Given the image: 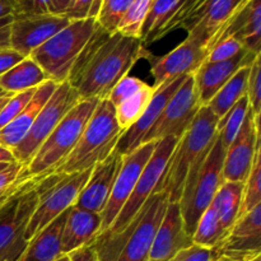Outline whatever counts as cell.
Masks as SVG:
<instances>
[{"instance_id": "obj_1", "label": "cell", "mask_w": 261, "mask_h": 261, "mask_svg": "<svg viewBox=\"0 0 261 261\" xmlns=\"http://www.w3.org/2000/svg\"><path fill=\"white\" fill-rule=\"evenodd\" d=\"M148 53L140 38L111 35L98 25L74 61L66 82L75 89L79 99H106Z\"/></svg>"}, {"instance_id": "obj_2", "label": "cell", "mask_w": 261, "mask_h": 261, "mask_svg": "<svg viewBox=\"0 0 261 261\" xmlns=\"http://www.w3.org/2000/svg\"><path fill=\"white\" fill-rule=\"evenodd\" d=\"M217 124L218 117L203 106L178 139L157 190L167 196L168 203H178L184 189L198 175L218 137Z\"/></svg>"}, {"instance_id": "obj_3", "label": "cell", "mask_w": 261, "mask_h": 261, "mask_svg": "<svg viewBox=\"0 0 261 261\" xmlns=\"http://www.w3.org/2000/svg\"><path fill=\"white\" fill-rule=\"evenodd\" d=\"M99 99H81L41 144L32 160L24 166L17 184H37L66 160L78 143Z\"/></svg>"}, {"instance_id": "obj_4", "label": "cell", "mask_w": 261, "mask_h": 261, "mask_svg": "<svg viewBox=\"0 0 261 261\" xmlns=\"http://www.w3.org/2000/svg\"><path fill=\"white\" fill-rule=\"evenodd\" d=\"M122 133L112 103L107 98L101 99L74 149L48 176H66L91 170L114 152Z\"/></svg>"}, {"instance_id": "obj_5", "label": "cell", "mask_w": 261, "mask_h": 261, "mask_svg": "<svg viewBox=\"0 0 261 261\" xmlns=\"http://www.w3.org/2000/svg\"><path fill=\"white\" fill-rule=\"evenodd\" d=\"M97 27V20L93 18L70 20L66 27L33 50L30 58L42 69L47 81L64 83L74 61Z\"/></svg>"}, {"instance_id": "obj_6", "label": "cell", "mask_w": 261, "mask_h": 261, "mask_svg": "<svg viewBox=\"0 0 261 261\" xmlns=\"http://www.w3.org/2000/svg\"><path fill=\"white\" fill-rule=\"evenodd\" d=\"M177 142L178 139L175 137H167L158 140L149 161L147 162L144 170L142 171V175L139 176L137 184H135L132 195L122 206L121 212L116 217L112 226L106 232L98 234L91 244L92 246L98 247L112 241L117 236H120L137 218L138 213L147 203L148 199L153 194L157 193L158 186H160L163 173H165L166 166H167L168 160H170Z\"/></svg>"}, {"instance_id": "obj_7", "label": "cell", "mask_w": 261, "mask_h": 261, "mask_svg": "<svg viewBox=\"0 0 261 261\" xmlns=\"http://www.w3.org/2000/svg\"><path fill=\"white\" fill-rule=\"evenodd\" d=\"M37 184H18L0 205V261H17L27 247L25 228L37 206Z\"/></svg>"}, {"instance_id": "obj_8", "label": "cell", "mask_w": 261, "mask_h": 261, "mask_svg": "<svg viewBox=\"0 0 261 261\" xmlns=\"http://www.w3.org/2000/svg\"><path fill=\"white\" fill-rule=\"evenodd\" d=\"M91 170L66 176L51 175L38 181L40 198L25 228V240H32L38 232L74 205L79 193L86 185Z\"/></svg>"}, {"instance_id": "obj_9", "label": "cell", "mask_w": 261, "mask_h": 261, "mask_svg": "<svg viewBox=\"0 0 261 261\" xmlns=\"http://www.w3.org/2000/svg\"><path fill=\"white\" fill-rule=\"evenodd\" d=\"M226 150L219 143L218 137L204 161L198 175L184 189L178 205L181 209L186 232L193 236L199 219L209 208L223 181V161Z\"/></svg>"}, {"instance_id": "obj_10", "label": "cell", "mask_w": 261, "mask_h": 261, "mask_svg": "<svg viewBox=\"0 0 261 261\" xmlns=\"http://www.w3.org/2000/svg\"><path fill=\"white\" fill-rule=\"evenodd\" d=\"M81 99H79L78 93L68 82L59 84L50 99L41 109L40 114L36 117L27 135L23 138L22 142L17 147L12 149L15 161L22 163L23 166L28 165V162L32 160L35 153L45 142L46 138L53 133V130L58 126L61 119Z\"/></svg>"}, {"instance_id": "obj_11", "label": "cell", "mask_w": 261, "mask_h": 261, "mask_svg": "<svg viewBox=\"0 0 261 261\" xmlns=\"http://www.w3.org/2000/svg\"><path fill=\"white\" fill-rule=\"evenodd\" d=\"M200 107L203 106L199 102L194 75L190 74L186 76L180 88L167 102L160 119L149 130L143 144L158 142L167 137H175L180 139L195 119Z\"/></svg>"}, {"instance_id": "obj_12", "label": "cell", "mask_w": 261, "mask_h": 261, "mask_svg": "<svg viewBox=\"0 0 261 261\" xmlns=\"http://www.w3.org/2000/svg\"><path fill=\"white\" fill-rule=\"evenodd\" d=\"M155 144L157 142L145 143L129 154L122 155L121 167H120L117 177L115 180L111 195L107 200L105 209L99 214L102 221L99 234L106 232L112 226L116 217L121 212L122 206L132 195L135 184H137L139 176L142 175V171L144 170L147 162L149 161Z\"/></svg>"}, {"instance_id": "obj_13", "label": "cell", "mask_w": 261, "mask_h": 261, "mask_svg": "<svg viewBox=\"0 0 261 261\" xmlns=\"http://www.w3.org/2000/svg\"><path fill=\"white\" fill-rule=\"evenodd\" d=\"M167 205L168 199L163 193H155L148 199L137 218L133 221L134 227L132 233L127 237L116 261L149 260L153 240Z\"/></svg>"}, {"instance_id": "obj_14", "label": "cell", "mask_w": 261, "mask_h": 261, "mask_svg": "<svg viewBox=\"0 0 261 261\" xmlns=\"http://www.w3.org/2000/svg\"><path fill=\"white\" fill-rule=\"evenodd\" d=\"M209 51L195 38L188 36L182 43L162 56L148 53L145 59L150 64V74L154 79L153 88L182 75L194 74L205 61Z\"/></svg>"}, {"instance_id": "obj_15", "label": "cell", "mask_w": 261, "mask_h": 261, "mask_svg": "<svg viewBox=\"0 0 261 261\" xmlns=\"http://www.w3.org/2000/svg\"><path fill=\"white\" fill-rule=\"evenodd\" d=\"M260 142V117L249 110L239 134L226 150L223 161V181L245 184Z\"/></svg>"}, {"instance_id": "obj_16", "label": "cell", "mask_w": 261, "mask_h": 261, "mask_svg": "<svg viewBox=\"0 0 261 261\" xmlns=\"http://www.w3.org/2000/svg\"><path fill=\"white\" fill-rule=\"evenodd\" d=\"M70 19L60 14L13 15L10 23V48L27 58L48 38L63 30Z\"/></svg>"}, {"instance_id": "obj_17", "label": "cell", "mask_w": 261, "mask_h": 261, "mask_svg": "<svg viewBox=\"0 0 261 261\" xmlns=\"http://www.w3.org/2000/svg\"><path fill=\"white\" fill-rule=\"evenodd\" d=\"M155 89L137 76L126 75L114 87L107 99L115 109L117 124L126 130L149 106Z\"/></svg>"}, {"instance_id": "obj_18", "label": "cell", "mask_w": 261, "mask_h": 261, "mask_svg": "<svg viewBox=\"0 0 261 261\" xmlns=\"http://www.w3.org/2000/svg\"><path fill=\"white\" fill-rule=\"evenodd\" d=\"M121 162L122 155L114 150L106 160L94 165L86 185L83 186L74 203V206L101 214L111 195Z\"/></svg>"}, {"instance_id": "obj_19", "label": "cell", "mask_w": 261, "mask_h": 261, "mask_svg": "<svg viewBox=\"0 0 261 261\" xmlns=\"http://www.w3.org/2000/svg\"><path fill=\"white\" fill-rule=\"evenodd\" d=\"M186 76L188 75L178 76V78L173 79L172 82H167V83L162 84L158 88H154L155 92L153 94V98L150 101L149 106L144 111V114L137 120L135 124H133L129 129L125 130L121 137H120L116 148H115L116 152H119L121 155H126L143 144L149 130L160 119L167 102L170 101L173 93L180 88Z\"/></svg>"}, {"instance_id": "obj_20", "label": "cell", "mask_w": 261, "mask_h": 261, "mask_svg": "<svg viewBox=\"0 0 261 261\" xmlns=\"http://www.w3.org/2000/svg\"><path fill=\"white\" fill-rule=\"evenodd\" d=\"M217 249L222 255L249 261L261 255V204L239 217Z\"/></svg>"}, {"instance_id": "obj_21", "label": "cell", "mask_w": 261, "mask_h": 261, "mask_svg": "<svg viewBox=\"0 0 261 261\" xmlns=\"http://www.w3.org/2000/svg\"><path fill=\"white\" fill-rule=\"evenodd\" d=\"M260 54L244 50L234 58L216 63H203V65L193 74L195 89L201 106H206L217 92L244 66L251 65Z\"/></svg>"}, {"instance_id": "obj_22", "label": "cell", "mask_w": 261, "mask_h": 261, "mask_svg": "<svg viewBox=\"0 0 261 261\" xmlns=\"http://www.w3.org/2000/svg\"><path fill=\"white\" fill-rule=\"evenodd\" d=\"M193 245V236L186 232L178 203H168L155 232L149 260L170 261L181 250Z\"/></svg>"}, {"instance_id": "obj_23", "label": "cell", "mask_w": 261, "mask_h": 261, "mask_svg": "<svg viewBox=\"0 0 261 261\" xmlns=\"http://www.w3.org/2000/svg\"><path fill=\"white\" fill-rule=\"evenodd\" d=\"M101 224L99 214L70 206L61 232V254L69 255L91 245L101 232Z\"/></svg>"}, {"instance_id": "obj_24", "label": "cell", "mask_w": 261, "mask_h": 261, "mask_svg": "<svg viewBox=\"0 0 261 261\" xmlns=\"http://www.w3.org/2000/svg\"><path fill=\"white\" fill-rule=\"evenodd\" d=\"M229 36L237 38L247 51L260 54L261 0H246L227 23L218 41Z\"/></svg>"}, {"instance_id": "obj_25", "label": "cell", "mask_w": 261, "mask_h": 261, "mask_svg": "<svg viewBox=\"0 0 261 261\" xmlns=\"http://www.w3.org/2000/svg\"><path fill=\"white\" fill-rule=\"evenodd\" d=\"M58 86L59 84H56L55 82L46 81L37 87L35 94L28 102L27 106L23 109V111L15 119H13L9 124L0 129V144L3 147L12 150L13 148L17 147L22 142L23 138L30 132L37 115L40 114L41 109L50 99Z\"/></svg>"}, {"instance_id": "obj_26", "label": "cell", "mask_w": 261, "mask_h": 261, "mask_svg": "<svg viewBox=\"0 0 261 261\" xmlns=\"http://www.w3.org/2000/svg\"><path fill=\"white\" fill-rule=\"evenodd\" d=\"M66 212L30 240L27 247L17 261H55L63 256L61 232L65 223Z\"/></svg>"}, {"instance_id": "obj_27", "label": "cell", "mask_w": 261, "mask_h": 261, "mask_svg": "<svg viewBox=\"0 0 261 261\" xmlns=\"http://www.w3.org/2000/svg\"><path fill=\"white\" fill-rule=\"evenodd\" d=\"M46 81L47 79L42 69L27 56L0 75V91L19 93L27 89L37 88Z\"/></svg>"}, {"instance_id": "obj_28", "label": "cell", "mask_w": 261, "mask_h": 261, "mask_svg": "<svg viewBox=\"0 0 261 261\" xmlns=\"http://www.w3.org/2000/svg\"><path fill=\"white\" fill-rule=\"evenodd\" d=\"M242 194H244V184L224 181L211 204L216 209L222 227L227 233H229L239 218Z\"/></svg>"}, {"instance_id": "obj_29", "label": "cell", "mask_w": 261, "mask_h": 261, "mask_svg": "<svg viewBox=\"0 0 261 261\" xmlns=\"http://www.w3.org/2000/svg\"><path fill=\"white\" fill-rule=\"evenodd\" d=\"M249 74L250 65L240 69L206 105V107H209L218 120L222 119L242 97L246 96Z\"/></svg>"}, {"instance_id": "obj_30", "label": "cell", "mask_w": 261, "mask_h": 261, "mask_svg": "<svg viewBox=\"0 0 261 261\" xmlns=\"http://www.w3.org/2000/svg\"><path fill=\"white\" fill-rule=\"evenodd\" d=\"M227 234L228 233L222 227L216 209L209 205L196 224L193 234V244L208 249H217L223 242Z\"/></svg>"}, {"instance_id": "obj_31", "label": "cell", "mask_w": 261, "mask_h": 261, "mask_svg": "<svg viewBox=\"0 0 261 261\" xmlns=\"http://www.w3.org/2000/svg\"><path fill=\"white\" fill-rule=\"evenodd\" d=\"M180 3L181 0H153V4L142 28L140 40L143 45L145 46L152 43L153 37L175 14Z\"/></svg>"}, {"instance_id": "obj_32", "label": "cell", "mask_w": 261, "mask_h": 261, "mask_svg": "<svg viewBox=\"0 0 261 261\" xmlns=\"http://www.w3.org/2000/svg\"><path fill=\"white\" fill-rule=\"evenodd\" d=\"M249 110V99H247V96H244L222 119L218 120V124H217L218 140L224 150L228 149L236 135L239 134Z\"/></svg>"}, {"instance_id": "obj_33", "label": "cell", "mask_w": 261, "mask_h": 261, "mask_svg": "<svg viewBox=\"0 0 261 261\" xmlns=\"http://www.w3.org/2000/svg\"><path fill=\"white\" fill-rule=\"evenodd\" d=\"M259 204H261V144L257 145L251 170L244 184V194L239 217L244 216Z\"/></svg>"}, {"instance_id": "obj_34", "label": "cell", "mask_w": 261, "mask_h": 261, "mask_svg": "<svg viewBox=\"0 0 261 261\" xmlns=\"http://www.w3.org/2000/svg\"><path fill=\"white\" fill-rule=\"evenodd\" d=\"M152 4L153 0H133L117 27L116 33H120L125 37H142L143 24Z\"/></svg>"}, {"instance_id": "obj_35", "label": "cell", "mask_w": 261, "mask_h": 261, "mask_svg": "<svg viewBox=\"0 0 261 261\" xmlns=\"http://www.w3.org/2000/svg\"><path fill=\"white\" fill-rule=\"evenodd\" d=\"M133 0H103L96 20L106 32L116 33L122 17L126 13Z\"/></svg>"}, {"instance_id": "obj_36", "label": "cell", "mask_w": 261, "mask_h": 261, "mask_svg": "<svg viewBox=\"0 0 261 261\" xmlns=\"http://www.w3.org/2000/svg\"><path fill=\"white\" fill-rule=\"evenodd\" d=\"M260 55L255 58L250 65V74L247 79L246 96L249 99V106L254 116L260 117L261 111V64Z\"/></svg>"}, {"instance_id": "obj_37", "label": "cell", "mask_w": 261, "mask_h": 261, "mask_svg": "<svg viewBox=\"0 0 261 261\" xmlns=\"http://www.w3.org/2000/svg\"><path fill=\"white\" fill-rule=\"evenodd\" d=\"M36 89L37 88L27 89V91L19 92V93H14L8 99L5 106L0 111V129H3L5 125L9 124L13 119H15L23 111V109L27 106L28 102L31 101L32 96L35 94Z\"/></svg>"}, {"instance_id": "obj_38", "label": "cell", "mask_w": 261, "mask_h": 261, "mask_svg": "<svg viewBox=\"0 0 261 261\" xmlns=\"http://www.w3.org/2000/svg\"><path fill=\"white\" fill-rule=\"evenodd\" d=\"M244 50H246V48L244 47V45H242L237 38L229 36V37L219 40L218 42L212 47L208 56H206L205 61L206 63H216V61L228 60V59H232L236 55H239V54L242 53ZM205 61H204V63H205Z\"/></svg>"}, {"instance_id": "obj_39", "label": "cell", "mask_w": 261, "mask_h": 261, "mask_svg": "<svg viewBox=\"0 0 261 261\" xmlns=\"http://www.w3.org/2000/svg\"><path fill=\"white\" fill-rule=\"evenodd\" d=\"M24 166L19 162L10 163L5 170L0 171V203L7 200L17 188V181Z\"/></svg>"}, {"instance_id": "obj_40", "label": "cell", "mask_w": 261, "mask_h": 261, "mask_svg": "<svg viewBox=\"0 0 261 261\" xmlns=\"http://www.w3.org/2000/svg\"><path fill=\"white\" fill-rule=\"evenodd\" d=\"M222 256L218 249H208L193 244L178 251L170 261H216Z\"/></svg>"}, {"instance_id": "obj_41", "label": "cell", "mask_w": 261, "mask_h": 261, "mask_svg": "<svg viewBox=\"0 0 261 261\" xmlns=\"http://www.w3.org/2000/svg\"><path fill=\"white\" fill-rule=\"evenodd\" d=\"M102 2L103 0H74L71 7L64 15L70 20L88 19V18L96 19Z\"/></svg>"}, {"instance_id": "obj_42", "label": "cell", "mask_w": 261, "mask_h": 261, "mask_svg": "<svg viewBox=\"0 0 261 261\" xmlns=\"http://www.w3.org/2000/svg\"><path fill=\"white\" fill-rule=\"evenodd\" d=\"M51 14V0H15L13 15Z\"/></svg>"}, {"instance_id": "obj_43", "label": "cell", "mask_w": 261, "mask_h": 261, "mask_svg": "<svg viewBox=\"0 0 261 261\" xmlns=\"http://www.w3.org/2000/svg\"><path fill=\"white\" fill-rule=\"evenodd\" d=\"M23 59H24V56L18 54L17 51L12 50V48L0 51V75L4 74L7 70H9L12 66H14L15 64H18Z\"/></svg>"}, {"instance_id": "obj_44", "label": "cell", "mask_w": 261, "mask_h": 261, "mask_svg": "<svg viewBox=\"0 0 261 261\" xmlns=\"http://www.w3.org/2000/svg\"><path fill=\"white\" fill-rule=\"evenodd\" d=\"M13 15L0 18V51L10 48V23Z\"/></svg>"}, {"instance_id": "obj_45", "label": "cell", "mask_w": 261, "mask_h": 261, "mask_svg": "<svg viewBox=\"0 0 261 261\" xmlns=\"http://www.w3.org/2000/svg\"><path fill=\"white\" fill-rule=\"evenodd\" d=\"M68 256H69L68 261H98L97 260L96 252H94L92 245L82 247V249L69 254Z\"/></svg>"}, {"instance_id": "obj_46", "label": "cell", "mask_w": 261, "mask_h": 261, "mask_svg": "<svg viewBox=\"0 0 261 261\" xmlns=\"http://www.w3.org/2000/svg\"><path fill=\"white\" fill-rule=\"evenodd\" d=\"M73 3L74 0H51V14L64 15Z\"/></svg>"}, {"instance_id": "obj_47", "label": "cell", "mask_w": 261, "mask_h": 261, "mask_svg": "<svg viewBox=\"0 0 261 261\" xmlns=\"http://www.w3.org/2000/svg\"><path fill=\"white\" fill-rule=\"evenodd\" d=\"M15 0H0V18L13 15Z\"/></svg>"}, {"instance_id": "obj_48", "label": "cell", "mask_w": 261, "mask_h": 261, "mask_svg": "<svg viewBox=\"0 0 261 261\" xmlns=\"http://www.w3.org/2000/svg\"><path fill=\"white\" fill-rule=\"evenodd\" d=\"M14 162H17V161H15L14 154H13L12 150L3 147V145L0 144V163H14Z\"/></svg>"}, {"instance_id": "obj_49", "label": "cell", "mask_w": 261, "mask_h": 261, "mask_svg": "<svg viewBox=\"0 0 261 261\" xmlns=\"http://www.w3.org/2000/svg\"><path fill=\"white\" fill-rule=\"evenodd\" d=\"M13 94H14V93H5L4 96L0 97V111H2V109L5 106V103L8 102V99H9L10 97L13 96Z\"/></svg>"}, {"instance_id": "obj_50", "label": "cell", "mask_w": 261, "mask_h": 261, "mask_svg": "<svg viewBox=\"0 0 261 261\" xmlns=\"http://www.w3.org/2000/svg\"><path fill=\"white\" fill-rule=\"evenodd\" d=\"M216 261H241L239 259H234V257H231V256H226V255H222L219 259H217Z\"/></svg>"}, {"instance_id": "obj_51", "label": "cell", "mask_w": 261, "mask_h": 261, "mask_svg": "<svg viewBox=\"0 0 261 261\" xmlns=\"http://www.w3.org/2000/svg\"><path fill=\"white\" fill-rule=\"evenodd\" d=\"M204 2H205V0H196V2H195V4H194V7H193V9H191V12H190V14H191V13H193L194 12V10H195L196 9V8H198L199 7V5H200V4H203V3ZM190 14H189V15H190ZM186 20V19H185ZM181 28V27H180Z\"/></svg>"}, {"instance_id": "obj_52", "label": "cell", "mask_w": 261, "mask_h": 261, "mask_svg": "<svg viewBox=\"0 0 261 261\" xmlns=\"http://www.w3.org/2000/svg\"><path fill=\"white\" fill-rule=\"evenodd\" d=\"M69 260V256L68 255H63V256L61 257H59L58 260H55V261H68Z\"/></svg>"}, {"instance_id": "obj_53", "label": "cell", "mask_w": 261, "mask_h": 261, "mask_svg": "<svg viewBox=\"0 0 261 261\" xmlns=\"http://www.w3.org/2000/svg\"><path fill=\"white\" fill-rule=\"evenodd\" d=\"M9 165H10V163H0V171L5 170V168H7Z\"/></svg>"}, {"instance_id": "obj_54", "label": "cell", "mask_w": 261, "mask_h": 261, "mask_svg": "<svg viewBox=\"0 0 261 261\" xmlns=\"http://www.w3.org/2000/svg\"><path fill=\"white\" fill-rule=\"evenodd\" d=\"M249 261H261V255H259V256H255L254 259L249 260Z\"/></svg>"}, {"instance_id": "obj_55", "label": "cell", "mask_w": 261, "mask_h": 261, "mask_svg": "<svg viewBox=\"0 0 261 261\" xmlns=\"http://www.w3.org/2000/svg\"><path fill=\"white\" fill-rule=\"evenodd\" d=\"M5 93H8V92H0V97H2V96H4Z\"/></svg>"}, {"instance_id": "obj_56", "label": "cell", "mask_w": 261, "mask_h": 261, "mask_svg": "<svg viewBox=\"0 0 261 261\" xmlns=\"http://www.w3.org/2000/svg\"><path fill=\"white\" fill-rule=\"evenodd\" d=\"M2 203H3V201H2ZM2 203H0V205H2Z\"/></svg>"}, {"instance_id": "obj_57", "label": "cell", "mask_w": 261, "mask_h": 261, "mask_svg": "<svg viewBox=\"0 0 261 261\" xmlns=\"http://www.w3.org/2000/svg\"><path fill=\"white\" fill-rule=\"evenodd\" d=\"M148 261H153V260H148Z\"/></svg>"}, {"instance_id": "obj_58", "label": "cell", "mask_w": 261, "mask_h": 261, "mask_svg": "<svg viewBox=\"0 0 261 261\" xmlns=\"http://www.w3.org/2000/svg\"><path fill=\"white\" fill-rule=\"evenodd\" d=\"M0 92H3V91H0Z\"/></svg>"}]
</instances>
